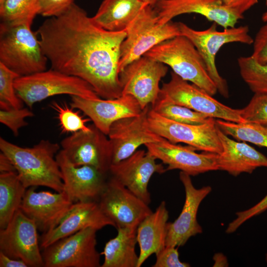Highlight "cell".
<instances>
[{"instance_id":"obj_4","label":"cell","mask_w":267,"mask_h":267,"mask_svg":"<svg viewBox=\"0 0 267 267\" xmlns=\"http://www.w3.org/2000/svg\"><path fill=\"white\" fill-rule=\"evenodd\" d=\"M144 55L170 66L182 79L191 82L212 96L218 91L198 50L182 35L159 44Z\"/></svg>"},{"instance_id":"obj_2","label":"cell","mask_w":267,"mask_h":267,"mask_svg":"<svg viewBox=\"0 0 267 267\" xmlns=\"http://www.w3.org/2000/svg\"><path fill=\"white\" fill-rule=\"evenodd\" d=\"M59 145L42 139L32 147H23L0 138V149L13 165L26 188L43 186L56 192L64 190L62 175L54 155Z\"/></svg>"},{"instance_id":"obj_28","label":"cell","mask_w":267,"mask_h":267,"mask_svg":"<svg viewBox=\"0 0 267 267\" xmlns=\"http://www.w3.org/2000/svg\"><path fill=\"white\" fill-rule=\"evenodd\" d=\"M16 172L0 174V229L4 228L20 206L26 191Z\"/></svg>"},{"instance_id":"obj_17","label":"cell","mask_w":267,"mask_h":267,"mask_svg":"<svg viewBox=\"0 0 267 267\" xmlns=\"http://www.w3.org/2000/svg\"><path fill=\"white\" fill-rule=\"evenodd\" d=\"M147 151L156 159L167 165L166 171L179 170L195 176L209 171L219 170L218 154L204 152L198 153L190 145L182 146L165 138L159 142L146 143Z\"/></svg>"},{"instance_id":"obj_38","label":"cell","mask_w":267,"mask_h":267,"mask_svg":"<svg viewBox=\"0 0 267 267\" xmlns=\"http://www.w3.org/2000/svg\"><path fill=\"white\" fill-rule=\"evenodd\" d=\"M177 247L166 246L156 255V261L153 267H189L190 265L181 262L179 259Z\"/></svg>"},{"instance_id":"obj_5","label":"cell","mask_w":267,"mask_h":267,"mask_svg":"<svg viewBox=\"0 0 267 267\" xmlns=\"http://www.w3.org/2000/svg\"><path fill=\"white\" fill-rule=\"evenodd\" d=\"M14 85L17 96L29 108L37 102L59 94L92 100L100 98L86 81L52 68L19 76L15 80Z\"/></svg>"},{"instance_id":"obj_18","label":"cell","mask_w":267,"mask_h":267,"mask_svg":"<svg viewBox=\"0 0 267 267\" xmlns=\"http://www.w3.org/2000/svg\"><path fill=\"white\" fill-rule=\"evenodd\" d=\"M156 160L148 151L137 150L128 158L111 164L108 173L149 205L151 197L148 185L151 177L167 171Z\"/></svg>"},{"instance_id":"obj_42","label":"cell","mask_w":267,"mask_h":267,"mask_svg":"<svg viewBox=\"0 0 267 267\" xmlns=\"http://www.w3.org/2000/svg\"><path fill=\"white\" fill-rule=\"evenodd\" d=\"M0 172L2 173L16 172L12 162L3 153L0 154Z\"/></svg>"},{"instance_id":"obj_19","label":"cell","mask_w":267,"mask_h":267,"mask_svg":"<svg viewBox=\"0 0 267 267\" xmlns=\"http://www.w3.org/2000/svg\"><path fill=\"white\" fill-rule=\"evenodd\" d=\"M55 158L62 175L63 191L71 201L97 202L106 186L107 174L90 166H75L62 149Z\"/></svg>"},{"instance_id":"obj_26","label":"cell","mask_w":267,"mask_h":267,"mask_svg":"<svg viewBox=\"0 0 267 267\" xmlns=\"http://www.w3.org/2000/svg\"><path fill=\"white\" fill-rule=\"evenodd\" d=\"M146 4L139 0H103L91 19L106 30L126 31Z\"/></svg>"},{"instance_id":"obj_31","label":"cell","mask_w":267,"mask_h":267,"mask_svg":"<svg viewBox=\"0 0 267 267\" xmlns=\"http://www.w3.org/2000/svg\"><path fill=\"white\" fill-rule=\"evenodd\" d=\"M151 108L161 116L183 124L202 125L211 117L186 107L171 103L159 97Z\"/></svg>"},{"instance_id":"obj_1","label":"cell","mask_w":267,"mask_h":267,"mask_svg":"<svg viewBox=\"0 0 267 267\" xmlns=\"http://www.w3.org/2000/svg\"><path fill=\"white\" fill-rule=\"evenodd\" d=\"M36 33L52 69L83 80L101 98L122 96L119 63L126 31L100 27L74 3L46 19Z\"/></svg>"},{"instance_id":"obj_29","label":"cell","mask_w":267,"mask_h":267,"mask_svg":"<svg viewBox=\"0 0 267 267\" xmlns=\"http://www.w3.org/2000/svg\"><path fill=\"white\" fill-rule=\"evenodd\" d=\"M216 121L218 128L226 135L239 141L267 147V126L254 123H236L222 119Z\"/></svg>"},{"instance_id":"obj_41","label":"cell","mask_w":267,"mask_h":267,"mask_svg":"<svg viewBox=\"0 0 267 267\" xmlns=\"http://www.w3.org/2000/svg\"><path fill=\"white\" fill-rule=\"evenodd\" d=\"M23 261L10 258L0 251V267H27Z\"/></svg>"},{"instance_id":"obj_40","label":"cell","mask_w":267,"mask_h":267,"mask_svg":"<svg viewBox=\"0 0 267 267\" xmlns=\"http://www.w3.org/2000/svg\"><path fill=\"white\" fill-rule=\"evenodd\" d=\"M253 44L251 56L259 63L267 64V22L256 33Z\"/></svg>"},{"instance_id":"obj_27","label":"cell","mask_w":267,"mask_h":267,"mask_svg":"<svg viewBox=\"0 0 267 267\" xmlns=\"http://www.w3.org/2000/svg\"><path fill=\"white\" fill-rule=\"evenodd\" d=\"M135 227H118L117 234L106 244L101 254L104 256L101 267H137L138 256Z\"/></svg>"},{"instance_id":"obj_34","label":"cell","mask_w":267,"mask_h":267,"mask_svg":"<svg viewBox=\"0 0 267 267\" xmlns=\"http://www.w3.org/2000/svg\"><path fill=\"white\" fill-rule=\"evenodd\" d=\"M57 114L59 125L64 133H72L82 131L88 132L90 130V126L86 123L91 121L89 118H84L79 111H75L73 108H69L66 104H59L53 101L50 105Z\"/></svg>"},{"instance_id":"obj_16","label":"cell","mask_w":267,"mask_h":267,"mask_svg":"<svg viewBox=\"0 0 267 267\" xmlns=\"http://www.w3.org/2000/svg\"><path fill=\"white\" fill-rule=\"evenodd\" d=\"M149 109L148 106L138 115L120 119L111 125L108 136L112 147V164L128 158L142 144L159 142L164 138L149 126Z\"/></svg>"},{"instance_id":"obj_21","label":"cell","mask_w":267,"mask_h":267,"mask_svg":"<svg viewBox=\"0 0 267 267\" xmlns=\"http://www.w3.org/2000/svg\"><path fill=\"white\" fill-rule=\"evenodd\" d=\"M70 106L82 111L101 132L108 135L115 122L138 115L142 111L137 100L131 95L113 99L92 100L71 96Z\"/></svg>"},{"instance_id":"obj_13","label":"cell","mask_w":267,"mask_h":267,"mask_svg":"<svg viewBox=\"0 0 267 267\" xmlns=\"http://www.w3.org/2000/svg\"><path fill=\"white\" fill-rule=\"evenodd\" d=\"M103 213L118 227L137 228L152 212L149 205L110 176L97 201Z\"/></svg>"},{"instance_id":"obj_35","label":"cell","mask_w":267,"mask_h":267,"mask_svg":"<svg viewBox=\"0 0 267 267\" xmlns=\"http://www.w3.org/2000/svg\"><path fill=\"white\" fill-rule=\"evenodd\" d=\"M241 115L246 122L267 126V93H254Z\"/></svg>"},{"instance_id":"obj_32","label":"cell","mask_w":267,"mask_h":267,"mask_svg":"<svg viewBox=\"0 0 267 267\" xmlns=\"http://www.w3.org/2000/svg\"><path fill=\"white\" fill-rule=\"evenodd\" d=\"M240 75L254 93H267V64H261L253 57L237 59Z\"/></svg>"},{"instance_id":"obj_8","label":"cell","mask_w":267,"mask_h":267,"mask_svg":"<svg viewBox=\"0 0 267 267\" xmlns=\"http://www.w3.org/2000/svg\"><path fill=\"white\" fill-rule=\"evenodd\" d=\"M159 97L209 117L236 123L246 122L241 117V109L224 105L204 90L189 84L173 72H171L169 82L163 84Z\"/></svg>"},{"instance_id":"obj_14","label":"cell","mask_w":267,"mask_h":267,"mask_svg":"<svg viewBox=\"0 0 267 267\" xmlns=\"http://www.w3.org/2000/svg\"><path fill=\"white\" fill-rule=\"evenodd\" d=\"M37 230L35 222L18 209L7 225L0 229V251L28 267H44Z\"/></svg>"},{"instance_id":"obj_6","label":"cell","mask_w":267,"mask_h":267,"mask_svg":"<svg viewBox=\"0 0 267 267\" xmlns=\"http://www.w3.org/2000/svg\"><path fill=\"white\" fill-rule=\"evenodd\" d=\"M121 47L120 72L159 44L180 35L178 23H159L154 7L146 4L126 30Z\"/></svg>"},{"instance_id":"obj_15","label":"cell","mask_w":267,"mask_h":267,"mask_svg":"<svg viewBox=\"0 0 267 267\" xmlns=\"http://www.w3.org/2000/svg\"><path fill=\"white\" fill-rule=\"evenodd\" d=\"M90 127L89 131H78L64 138L62 150L75 166H90L107 174L112 164L110 141L93 124Z\"/></svg>"},{"instance_id":"obj_11","label":"cell","mask_w":267,"mask_h":267,"mask_svg":"<svg viewBox=\"0 0 267 267\" xmlns=\"http://www.w3.org/2000/svg\"><path fill=\"white\" fill-rule=\"evenodd\" d=\"M148 121L152 131L172 143L182 142L198 150L216 154L222 150L215 118H211L202 125L183 124L167 119L150 108Z\"/></svg>"},{"instance_id":"obj_24","label":"cell","mask_w":267,"mask_h":267,"mask_svg":"<svg viewBox=\"0 0 267 267\" xmlns=\"http://www.w3.org/2000/svg\"><path fill=\"white\" fill-rule=\"evenodd\" d=\"M218 133L222 148L218 154L219 170L237 176L243 173L251 174L259 167H267V157L263 154L244 141L230 138L219 128Z\"/></svg>"},{"instance_id":"obj_30","label":"cell","mask_w":267,"mask_h":267,"mask_svg":"<svg viewBox=\"0 0 267 267\" xmlns=\"http://www.w3.org/2000/svg\"><path fill=\"white\" fill-rule=\"evenodd\" d=\"M37 14L38 0H3L0 3L1 23L4 24L31 25Z\"/></svg>"},{"instance_id":"obj_37","label":"cell","mask_w":267,"mask_h":267,"mask_svg":"<svg viewBox=\"0 0 267 267\" xmlns=\"http://www.w3.org/2000/svg\"><path fill=\"white\" fill-rule=\"evenodd\" d=\"M267 210V194L257 204L246 210L236 213V218L228 225L225 232H235L243 223L251 218L258 216Z\"/></svg>"},{"instance_id":"obj_25","label":"cell","mask_w":267,"mask_h":267,"mask_svg":"<svg viewBox=\"0 0 267 267\" xmlns=\"http://www.w3.org/2000/svg\"><path fill=\"white\" fill-rule=\"evenodd\" d=\"M169 217L163 201L138 225L136 237L139 254L137 267H140L151 255L156 254L166 246Z\"/></svg>"},{"instance_id":"obj_44","label":"cell","mask_w":267,"mask_h":267,"mask_svg":"<svg viewBox=\"0 0 267 267\" xmlns=\"http://www.w3.org/2000/svg\"><path fill=\"white\" fill-rule=\"evenodd\" d=\"M223 3L228 6H237L244 3L253 1L256 3L258 2V0H222Z\"/></svg>"},{"instance_id":"obj_48","label":"cell","mask_w":267,"mask_h":267,"mask_svg":"<svg viewBox=\"0 0 267 267\" xmlns=\"http://www.w3.org/2000/svg\"><path fill=\"white\" fill-rule=\"evenodd\" d=\"M3 0H0V3L3 1Z\"/></svg>"},{"instance_id":"obj_47","label":"cell","mask_w":267,"mask_h":267,"mask_svg":"<svg viewBox=\"0 0 267 267\" xmlns=\"http://www.w3.org/2000/svg\"><path fill=\"white\" fill-rule=\"evenodd\" d=\"M265 2H266V4L267 5V0H265Z\"/></svg>"},{"instance_id":"obj_39","label":"cell","mask_w":267,"mask_h":267,"mask_svg":"<svg viewBox=\"0 0 267 267\" xmlns=\"http://www.w3.org/2000/svg\"><path fill=\"white\" fill-rule=\"evenodd\" d=\"M74 3V0H38V14L49 17L58 16Z\"/></svg>"},{"instance_id":"obj_12","label":"cell","mask_w":267,"mask_h":267,"mask_svg":"<svg viewBox=\"0 0 267 267\" xmlns=\"http://www.w3.org/2000/svg\"><path fill=\"white\" fill-rule=\"evenodd\" d=\"M168 66L143 55L127 65L119 74L122 95L134 97L143 110L159 98V83L167 73Z\"/></svg>"},{"instance_id":"obj_9","label":"cell","mask_w":267,"mask_h":267,"mask_svg":"<svg viewBox=\"0 0 267 267\" xmlns=\"http://www.w3.org/2000/svg\"><path fill=\"white\" fill-rule=\"evenodd\" d=\"M256 4L249 1L237 6H228L222 0H160L154 8L161 24L179 15L196 13L226 29L235 27L243 18V14Z\"/></svg>"},{"instance_id":"obj_22","label":"cell","mask_w":267,"mask_h":267,"mask_svg":"<svg viewBox=\"0 0 267 267\" xmlns=\"http://www.w3.org/2000/svg\"><path fill=\"white\" fill-rule=\"evenodd\" d=\"M179 179L184 188L185 202L178 218L173 222H168L166 246H183L191 237L202 232L197 213L201 203L212 191L210 186L196 188L190 176L183 172L179 173Z\"/></svg>"},{"instance_id":"obj_43","label":"cell","mask_w":267,"mask_h":267,"mask_svg":"<svg viewBox=\"0 0 267 267\" xmlns=\"http://www.w3.org/2000/svg\"><path fill=\"white\" fill-rule=\"evenodd\" d=\"M214 260L215 262L214 267H226L228 264L226 257L222 254L218 253L215 254L214 257Z\"/></svg>"},{"instance_id":"obj_20","label":"cell","mask_w":267,"mask_h":267,"mask_svg":"<svg viewBox=\"0 0 267 267\" xmlns=\"http://www.w3.org/2000/svg\"><path fill=\"white\" fill-rule=\"evenodd\" d=\"M36 186L26 190L19 209L33 220L43 233L56 226L70 211L74 203L64 191L36 192Z\"/></svg>"},{"instance_id":"obj_45","label":"cell","mask_w":267,"mask_h":267,"mask_svg":"<svg viewBox=\"0 0 267 267\" xmlns=\"http://www.w3.org/2000/svg\"><path fill=\"white\" fill-rule=\"evenodd\" d=\"M144 3L154 7L160 0H139Z\"/></svg>"},{"instance_id":"obj_7","label":"cell","mask_w":267,"mask_h":267,"mask_svg":"<svg viewBox=\"0 0 267 267\" xmlns=\"http://www.w3.org/2000/svg\"><path fill=\"white\" fill-rule=\"evenodd\" d=\"M180 34L188 38L194 45L206 65L207 70L215 83L218 91L225 97H228L226 82L219 74L215 63L216 55L224 44L240 43L246 44L253 43L254 39L249 34L248 26H240L217 30L213 24L204 30H196L182 22H178Z\"/></svg>"},{"instance_id":"obj_23","label":"cell","mask_w":267,"mask_h":267,"mask_svg":"<svg viewBox=\"0 0 267 267\" xmlns=\"http://www.w3.org/2000/svg\"><path fill=\"white\" fill-rule=\"evenodd\" d=\"M108 225L116 227L114 222L103 213L97 201L75 203L56 226L43 233L40 246L44 249L83 229L92 227L98 230Z\"/></svg>"},{"instance_id":"obj_10","label":"cell","mask_w":267,"mask_h":267,"mask_svg":"<svg viewBox=\"0 0 267 267\" xmlns=\"http://www.w3.org/2000/svg\"><path fill=\"white\" fill-rule=\"evenodd\" d=\"M92 227L63 238L43 249L45 267H99L96 232Z\"/></svg>"},{"instance_id":"obj_46","label":"cell","mask_w":267,"mask_h":267,"mask_svg":"<svg viewBox=\"0 0 267 267\" xmlns=\"http://www.w3.org/2000/svg\"><path fill=\"white\" fill-rule=\"evenodd\" d=\"M262 20L265 23L267 22V10L263 14Z\"/></svg>"},{"instance_id":"obj_36","label":"cell","mask_w":267,"mask_h":267,"mask_svg":"<svg viewBox=\"0 0 267 267\" xmlns=\"http://www.w3.org/2000/svg\"><path fill=\"white\" fill-rule=\"evenodd\" d=\"M34 115L33 112L27 108L0 109V122L7 127L15 136H17L20 129L28 124L25 119Z\"/></svg>"},{"instance_id":"obj_33","label":"cell","mask_w":267,"mask_h":267,"mask_svg":"<svg viewBox=\"0 0 267 267\" xmlns=\"http://www.w3.org/2000/svg\"><path fill=\"white\" fill-rule=\"evenodd\" d=\"M19 76L0 62V109L23 107L24 102L17 96L14 85L15 80Z\"/></svg>"},{"instance_id":"obj_3","label":"cell","mask_w":267,"mask_h":267,"mask_svg":"<svg viewBox=\"0 0 267 267\" xmlns=\"http://www.w3.org/2000/svg\"><path fill=\"white\" fill-rule=\"evenodd\" d=\"M31 26L0 25V62L20 76L46 70L48 59Z\"/></svg>"}]
</instances>
